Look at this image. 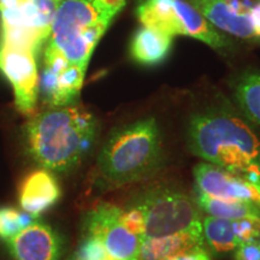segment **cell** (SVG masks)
<instances>
[{"instance_id":"obj_21","label":"cell","mask_w":260,"mask_h":260,"mask_svg":"<svg viewBox=\"0 0 260 260\" xmlns=\"http://www.w3.org/2000/svg\"><path fill=\"white\" fill-rule=\"evenodd\" d=\"M121 219L124 225L132 233L140 237L144 236L145 232V218L141 209L136 205H133L128 211H123L121 213Z\"/></svg>"},{"instance_id":"obj_10","label":"cell","mask_w":260,"mask_h":260,"mask_svg":"<svg viewBox=\"0 0 260 260\" xmlns=\"http://www.w3.org/2000/svg\"><path fill=\"white\" fill-rule=\"evenodd\" d=\"M87 67L70 64L56 52L44 50L39 95L51 107L70 105L82 89Z\"/></svg>"},{"instance_id":"obj_8","label":"cell","mask_w":260,"mask_h":260,"mask_svg":"<svg viewBox=\"0 0 260 260\" xmlns=\"http://www.w3.org/2000/svg\"><path fill=\"white\" fill-rule=\"evenodd\" d=\"M0 73L11 83L18 111L31 116L37 109L40 82L34 52L0 40Z\"/></svg>"},{"instance_id":"obj_5","label":"cell","mask_w":260,"mask_h":260,"mask_svg":"<svg viewBox=\"0 0 260 260\" xmlns=\"http://www.w3.org/2000/svg\"><path fill=\"white\" fill-rule=\"evenodd\" d=\"M140 23L170 37H189L223 51L230 40L187 0H144L136 9Z\"/></svg>"},{"instance_id":"obj_24","label":"cell","mask_w":260,"mask_h":260,"mask_svg":"<svg viewBox=\"0 0 260 260\" xmlns=\"http://www.w3.org/2000/svg\"><path fill=\"white\" fill-rule=\"evenodd\" d=\"M69 260H76V256H75V254H74L73 256H71V258H70Z\"/></svg>"},{"instance_id":"obj_2","label":"cell","mask_w":260,"mask_h":260,"mask_svg":"<svg viewBox=\"0 0 260 260\" xmlns=\"http://www.w3.org/2000/svg\"><path fill=\"white\" fill-rule=\"evenodd\" d=\"M98 121L80 106L51 107L34 116L25 128L29 153L50 171L76 167L94 144Z\"/></svg>"},{"instance_id":"obj_1","label":"cell","mask_w":260,"mask_h":260,"mask_svg":"<svg viewBox=\"0 0 260 260\" xmlns=\"http://www.w3.org/2000/svg\"><path fill=\"white\" fill-rule=\"evenodd\" d=\"M187 145L193 154L260 188V138L239 116L197 113L188 125Z\"/></svg>"},{"instance_id":"obj_3","label":"cell","mask_w":260,"mask_h":260,"mask_svg":"<svg viewBox=\"0 0 260 260\" xmlns=\"http://www.w3.org/2000/svg\"><path fill=\"white\" fill-rule=\"evenodd\" d=\"M162 159L160 130L148 117L113 130L99 154L98 171L106 184L122 187L151 176Z\"/></svg>"},{"instance_id":"obj_17","label":"cell","mask_w":260,"mask_h":260,"mask_svg":"<svg viewBox=\"0 0 260 260\" xmlns=\"http://www.w3.org/2000/svg\"><path fill=\"white\" fill-rule=\"evenodd\" d=\"M204 243L214 254H225L235 251L240 245L234 219L209 216L203 218Z\"/></svg>"},{"instance_id":"obj_11","label":"cell","mask_w":260,"mask_h":260,"mask_svg":"<svg viewBox=\"0 0 260 260\" xmlns=\"http://www.w3.org/2000/svg\"><path fill=\"white\" fill-rule=\"evenodd\" d=\"M195 190L209 197L229 201H246L260 206V188L230 174L224 169L200 162L194 169Z\"/></svg>"},{"instance_id":"obj_4","label":"cell","mask_w":260,"mask_h":260,"mask_svg":"<svg viewBox=\"0 0 260 260\" xmlns=\"http://www.w3.org/2000/svg\"><path fill=\"white\" fill-rule=\"evenodd\" d=\"M126 0H63L45 51L56 52L70 64L88 68L90 57Z\"/></svg>"},{"instance_id":"obj_22","label":"cell","mask_w":260,"mask_h":260,"mask_svg":"<svg viewBox=\"0 0 260 260\" xmlns=\"http://www.w3.org/2000/svg\"><path fill=\"white\" fill-rule=\"evenodd\" d=\"M234 260H260V240L253 239L236 247Z\"/></svg>"},{"instance_id":"obj_6","label":"cell","mask_w":260,"mask_h":260,"mask_svg":"<svg viewBox=\"0 0 260 260\" xmlns=\"http://www.w3.org/2000/svg\"><path fill=\"white\" fill-rule=\"evenodd\" d=\"M63 0H0V40L39 56Z\"/></svg>"},{"instance_id":"obj_15","label":"cell","mask_w":260,"mask_h":260,"mask_svg":"<svg viewBox=\"0 0 260 260\" xmlns=\"http://www.w3.org/2000/svg\"><path fill=\"white\" fill-rule=\"evenodd\" d=\"M204 246L203 235L194 233H178L161 237H141L140 260H164Z\"/></svg>"},{"instance_id":"obj_14","label":"cell","mask_w":260,"mask_h":260,"mask_svg":"<svg viewBox=\"0 0 260 260\" xmlns=\"http://www.w3.org/2000/svg\"><path fill=\"white\" fill-rule=\"evenodd\" d=\"M172 39L158 29L142 25L130 41V57L140 65L155 67L167 59L172 46Z\"/></svg>"},{"instance_id":"obj_16","label":"cell","mask_w":260,"mask_h":260,"mask_svg":"<svg viewBox=\"0 0 260 260\" xmlns=\"http://www.w3.org/2000/svg\"><path fill=\"white\" fill-rule=\"evenodd\" d=\"M198 207L210 216L226 219H249L260 224V206L246 201H229L209 197L195 190L193 198Z\"/></svg>"},{"instance_id":"obj_19","label":"cell","mask_w":260,"mask_h":260,"mask_svg":"<svg viewBox=\"0 0 260 260\" xmlns=\"http://www.w3.org/2000/svg\"><path fill=\"white\" fill-rule=\"evenodd\" d=\"M37 217L15 207H0V239L9 240L37 222Z\"/></svg>"},{"instance_id":"obj_18","label":"cell","mask_w":260,"mask_h":260,"mask_svg":"<svg viewBox=\"0 0 260 260\" xmlns=\"http://www.w3.org/2000/svg\"><path fill=\"white\" fill-rule=\"evenodd\" d=\"M234 99L246 118L260 125V73L247 70L234 83Z\"/></svg>"},{"instance_id":"obj_12","label":"cell","mask_w":260,"mask_h":260,"mask_svg":"<svg viewBox=\"0 0 260 260\" xmlns=\"http://www.w3.org/2000/svg\"><path fill=\"white\" fill-rule=\"evenodd\" d=\"M14 260H59L61 243L51 226L39 222L6 240Z\"/></svg>"},{"instance_id":"obj_9","label":"cell","mask_w":260,"mask_h":260,"mask_svg":"<svg viewBox=\"0 0 260 260\" xmlns=\"http://www.w3.org/2000/svg\"><path fill=\"white\" fill-rule=\"evenodd\" d=\"M122 209L99 204L87 214V236L95 237L117 260H140L141 237L132 233L121 219Z\"/></svg>"},{"instance_id":"obj_23","label":"cell","mask_w":260,"mask_h":260,"mask_svg":"<svg viewBox=\"0 0 260 260\" xmlns=\"http://www.w3.org/2000/svg\"><path fill=\"white\" fill-rule=\"evenodd\" d=\"M164 260H211V256L204 247H197V248L182 252L180 254L170 256V258Z\"/></svg>"},{"instance_id":"obj_13","label":"cell","mask_w":260,"mask_h":260,"mask_svg":"<svg viewBox=\"0 0 260 260\" xmlns=\"http://www.w3.org/2000/svg\"><path fill=\"white\" fill-rule=\"evenodd\" d=\"M60 194L61 190L56 177L47 169L29 172L18 187L21 209L34 217H39L56 205Z\"/></svg>"},{"instance_id":"obj_7","label":"cell","mask_w":260,"mask_h":260,"mask_svg":"<svg viewBox=\"0 0 260 260\" xmlns=\"http://www.w3.org/2000/svg\"><path fill=\"white\" fill-rule=\"evenodd\" d=\"M145 218L142 237H161L178 233L203 235V218L194 199L182 191L170 188H158L135 204Z\"/></svg>"},{"instance_id":"obj_20","label":"cell","mask_w":260,"mask_h":260,"mask_svg":"<svg viewBox=\"0 0 260 260\" xmlns=\"http://www.w3.org/2000/svg\"><path fill=\"white\" fill-rule=\"evenodd\" d=\"M76 260H117L109 254L95 237L87 236L81 243L79 251L75 253Z\"/></svg>"}]
</instances>
